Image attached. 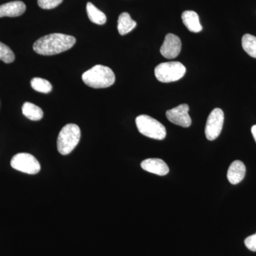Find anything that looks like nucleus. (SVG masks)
<instances>
[{"label":"nucleus","mask_w":256,"mask_h":256,"mask_svg":"<svg viewBox=\"0 0 256 256\" xmlns=\"http://www.w3.org/2000/svg\"><path fill=\"white\" fill-rule=\"evenodd\" d=\"M76 40L75 37L64 34L54 33L38 38L33 45L36 53L43 56L58 54L72 48Z\"/></svg>","instance_id":"obj_1"},{"label":"nucleus","mask_w":256,"mask_h":256,"mask_svg":"<svg viewBox=\"0 0 256 256\" xmlns=\"http://www.w3.org/2000/svg\"><path fill=\"white\" fill-rule=\"evenodd\" d=\"M82 80L86 85L92 88H106L114 85L116 76L109 67L96 65L82 74Z\"/></svg>","instance_id":"obj_2"},{"label":"nucleus","mask_w":256,"mask_h":256,"mask_svg":"<svg viewBox=\"0 0 256 256\" xmlns=\"http://www.w3.org/2000/svg\"><path fill=\"white\" fill-rule=\"evenodd\" d=\"M80 139V130L76 124H67L58 134L57 148L60 154L67 156L78 146Z\"/></svg>","instance_id":"obj_3"},{"label":"nucleus","mask_w":256,"mask_h":256,"mask_svg":"<svg viewBox=\"0 0 256 256\" xmlns=\"http://www.w3.org/2000/svg\"><path fill=\"white\" fill-rule=\"evenodd\" d=\"M139 132L152 139L162 140L166 136V128L161 122L146 114H141L136 120Z\"/></svg>","instance_id":"obj_4"},{"label":"nucleus","mask_w":256,"mask_h":256,"mask_svg":"<svg viewBox=\"0 0 256 256\" xmlns=\"http://www.w3.org/2000/svg\"><path fill=\"white\" fill-rule=\"evenodd\" d=\"M186 74V68L178 62H170L156 66L154 74L156 79L162 82H176L183 78Z\"/></svg>","instance_id":"obj_5"},{"label":"nucleus","mask_w":256,"mask_h":256,"mask_svg":"<svg viewBox=\"0 0 256 256\" xmlns=\"http://www.w3.org/2000/svg\"><path fill=\"white\" fill-rule=\"evenodd\" d=\"M12 168L28 174H36L41 170V165L35 156L28 153H18L11 160Z\"/></svg>","instance_id":"obj_6"},{"label":"nucleus","mask_w":256,"mask_h":256,"mask_svg":"<svg viewBox=\"0 0 256 256\" xmlns=\"http://www.w3.org/2000/svg\"><path fill=\"white\" fill-rule=\"evenodd\" d=\"M224 122V111L215 108L210 112L207 119L205 134L208 140L213 141L220 136Z\"/></svg>","instance_id":"obj_7"},{"label":"nucleus","mask_w":256,"mask_h":256,"mask_svg":"<svg viewBox=\"0 0 256 256\" xmlns=\"http://www.w3.org/2000/svg\"><path fill=\"white\" fill-rule=\"evenodd\" d=\"M190 107L188 104H182L174 108L166 111V118L170 122L183 128L190 127L192 119L188 114Z\"/></svg>","instance_id":"obj_8"},{"label":"nucleus","mask_w":256,"mask_h":256,"mask_svg":"<svg viewBox=\"0 0 256 256\" xmlns=\"http://www.w3.org/2000/svg\"><path fill=\"white\" fill-rule=\"evenodd\" d=\"M181 50L182 42L180 37L173 34H168L165 36L160 52L164 58L172 60L178 56Z\"/></svg>","instance_id":"obj_9"},{"label":"nucleus","mask_w":256,"mask_h":256,"mask_svg":"<svg viewBox=\"0 0 256 256\" xmlns=\"http://www.w3.org/2000/svg\"><path fill=\"white\" fill-rule=\"evenodd\" d=\"M141 168L148 172L164 176L169 173L170 169L168 164L162 160L158 158H150L141 162Z\"/></svg>","instance_id":"obj_10"},{"label":"nucleus","mask_w":256,"mask_h":256,"mask_svg":"<svg viewBox=\"0 0 256 256\" xmlns=\"http://www.w3.org/2000/svg\"><path fill=\"white\" fill-rule=\"evenodd\" d=\"M26 11V5L22 1L10 2L0 5V18L4 16L16 18Z\"/></svg>","instance_id":"obj_11"},{"label":"nucleus","mask_w":256,"mask_h":256,"mask_svg":"<svg viewBox=\"0 0 256 256\" xmlns=\"http://www.w3.org/2000/svg\"><path fill=\"white\" fill-rule=\"evenodd\" d=\"M246 168L245 164L240 160H236L230 165L227 172V178L229 182L232 184H237L245 178Z\"/></svg>","instance_id":"obj_12"},{"label":"nucleus","mask_w":256,"mask_h":256,"mask_svg":"<svg viewBox=\"0 0 256 256\" xmlns=\"http://www.w3.org/2000/svg\"><path fill=\"white\" fill-rule=\"evenodd\" d=\"M182 20L184 24L190 32L198 33L202 31L203 28L200 24V18L194 11L188 10V11L184 12L182 14Z\"/></svg>","instance_id":"obj_13"},{"label":"nucleus","mask_w":256,"mask_h":256,"mask_svg":"<svg viewBox=\"0 0 256 256\" xmlns=\"http://www.w3.org/2000/svg\"><path fill=\"white\" fill-rule=\"evenodd\" d=\"M136 26H137V23L131 18L130 15L128 12H124L120 15L118 20V30L120 34L122 36L127 34L132 31Z\"/></svg>","instance_id":"obj_14"},{"label":"nucleus","mask_w":256,"mask_h":256,"mask_svg":"<svg viewBox=\"0 0 256 256\" xmlns=\"http://www.w3.org/2000/svg\"><path fill=\"white\" fill-rule=\"evenodd\" d=\"M22 114L25 117L34 121L40 120L44 116L43 110L41 108L30 102L24 104Z\"/></svg>","instance_id":"obj_15"},{"label":"nucleus","mask_w":256,"mask_h":256,"mask_svg":"<svg viewBox=\"0 0 256 256\" xmlns=\"http://www.w3.org/2000/svg\"><path fill=\"white\" fill-rule=\"evenodd\" d=\"M88 16L92 23L102 25L107 21L106 14L98 9L92 3L88 2L86 6Z\"/></svg>","instance_id":"obj_16"},{"label":"nucleus","mask_w":256,"mask_h":256,"mask_svg":"<svg viewBox=\"0 0 256 256\" xmlns=\"http://www.w3.org/2000/svg\"><path fill=\"white\" fill-rule=\"evenodd\" d=\"M242 46L244 50L252 58H256V37L246 34L242 38Z\"/></svg>","instance_id":"obj_17"},{"label":"nucleus","mask_w":256,"mask_h":256,"mask_svg":"<svg viewBox=\"0 0 256 256\" xmlns=\"http://www.w3.org/2000/svg\"><path fill=\"white\" fill-rule=\"evenodd\" d=\"M31 86L34 90L42 94H48L52 92V86L46 79L34 78L31 80Z\"/></svg>","instance_id":"obj_18"},{"label":"nucleus","mask_w":256,"mask_h":256,"mask_svg":"<svg viewBox=\"0 0 256 256\" xmlns=\"http://www.w3.org/2000/svg\"><path fill=\"white\" fill-rule=\"evenodd\" d=\"M15 60L14 52L9 46L0 42V60L6 64L12 63Z\"/></svg>","instance_id":"obj_19"},{"label":"nucleus","mask_w":256,"mask_h":256,"mask_svg":"<svg viewBox=\"0 0 256 256\" xmlns=\"http://www.w3.org/2000/svg\"><path fill=\"white\" fill-rule=\"evenodd\" d=\"M63 0H38V5L44 10H52L62 4Z\"/></svg>","instance_id":"obj_20"},{"label":"nucleus","mask_w":256,"mask_h":256,"mask_svg":"<svg viewBox=\"0 0 256 256\" xmlns=\"http://www.w3.org/2000/svg\"><path fill=\"white\" fill-rule=\"evenodd\" d=\"M246 246L252 252H256V233L247 237L244 240Z\"/></svg>","instance_id":"obj_21"},{"label":"nucleus","mask_w":256,"mask_h":256,"mask_svg":"<svg viewBox=\"0 0 256 256\" xmlns=\"http://www.w3.org/2000/svg\"><path fill=\"white\" fill-rule=\"evenodd\" d=\"M252 136H254V140L256 142V124L255 126H252Z\"/></svg>","instance_id":"obj_22"}]
</instances>
